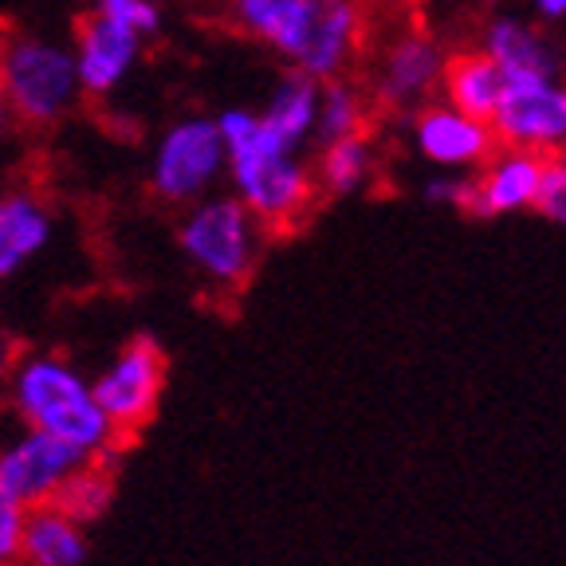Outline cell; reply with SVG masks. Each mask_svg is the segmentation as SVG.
Returning <instances> with one entry per match:
<instances>
[{"mask_svg": "<svg viewBox=\"0 0 566 566\" xmlns=\"http://www.w3.org/2000/svg\"><path fill=\"white\" fill-rule=\"evenodd\" d=\"M232 20L318 83L343 80L366 32V12L354 0H232Z\"/></svg>", "mask_w": 566, "mask_h": 566, "instance_id": "obj_1", "label": "cell"}, {"mask_svg": "<svg viewBox=\"0 0 566 566\" xmlns=\"http://www.w3.org/2000/svg\"><path fill=\"white\" fill-rule=\"evenodd\" d=\"M12 406L28 429L75 444L80 452H106L115 444V429L91 398L83 374L60 354H32L12 370Z\"/></svg>", "mask_w": 566, "mask_h": 566, "instance_id": "obj_2", "label": "cell"}, {"mask_svg": "<svg viewBox=\"0 0 566 566\" xmlns=\"http://www.w3.org/2000/svg\"><path fill=\"white\" fill-rule=\"evenodd\" d=\"M80 95V71L71 48L52 44L44 35L9 32L0 60V98L12 123L55 126Z\"/></svg>", "mask_w": 566, "mask_h": 566, "instance_id": "obj_3", "label": "cell"}, {"mask_svg": "<svg viewBox=\"0 0 566 566\" xmlns=\"http://www.w3.org/2000/svg\"><path fill=\"white\" fill-rule=\"evenodd\" d=\"M186 260L221 292H237L252 280L260 260V224L237 197H201L177 224Z\"/></svg>", "mask_w": 566, "mask_h": 566, "instance_id": "obj_4", "label": "cell"}, {"mask_svg": "<svg viewBox=\"0 0 566 566\" xmlns=\"http://www.w3.org/2000/svg\"><path fill=\"white\" fill-rule=\"evenodd\" d=\"M224 169L232 177V197L252 212L260 229H295L318 197L315 174L303 166L300 154H237Z\"/></svg>", "mask_w": 566, "mask_h": 566, "instance_id": "obj_5", "label": "cell"}, {"mask_svg": "<svg viewBox=\"0 0 566 566\" xmlns=\"http://www.w3.org/2000/svg\"><path fill=\"white\" fill-rule=\"evenodd\" d=\"M166 346L154 335H134L111 358V366L91 381V398L106 413L115 437H130L134 429L150 421L166 389Z\"/></svg>", "mask_w": 566, "mask_h": 566, "instance_id": "obj_6", "label": "cell"}, {"mask_svg": "<svg viewBox=\"0 0 566 566\" xmlns=\"http://www.w3.org/2000/svg\"><path fill=\"white\" fill-rule=\"evenodd\" d=\"M224 142L217 118H181L161 134L150 166V189L166 205H193L224 174Z\"/></svg>", "mask_w": 566, "mask_h": 566, "instance_id": "obj_7", "label": "cell"}, {"mask_svg": "<svg viewBox=\"0 0 566 566\" xmlns=\"http://www.w3.org/2000/svg\"><path fill=\"white\" fill-rule=\"evenodd\" d=\"M495 146L527 154H566V83L531 80L504 83V103L492 115Z\"/></svg>", "mask_w": 566, "mask_h": 566, "instance_id": "obj_8", "label": "cell"}, {"mask_svg": "<svg viewBox=\"0 0 566 566\" xmlns=\"http://www.w3.org/2000/svg\"><path fill=\"white\" fill-rule=\"evenodd\" d=\"M91 452H80L75 444L55 441V437L28 429L17 444L0 449V495H9L12 504L24 512L44 507L52 492L80 469Z\"/></svg>", "mask_w": 566, "mask_h": 566, "instance_id": "obj_9", "label": "cell"}, {"mask_svg": "<svg viewBox=\"0 0 566 566\" xmlns=\"http://www.w3.org/2000/svg\"><path fill=\"white\" fill-rule=\"evenodd\" d=\"M413 146L429 166L444 174H472L495 154V134L484 118H472L449 103H424L413 111Z\"/></svg>", "mask_w": 566, "mask_h": 566, "instance_id": "obj_10", "label": "cell"}, {"mask_svg": "<svg viewBox=\"0 0 566 566\" xmlns=\"http://www.w3.org/2000/svg\"><path fill=\"white\" fill-rule=\"evenodd\" d=\"M449 55L441 52L433 35L424 32H401L386 48L374 75V95L394 111H417L429 103L433 91H441V71Z\"/></svg>", "mask_w": 566, "mask_h": 566, "instance_id": "obj_11", "label": "cell"}, {"mask_svg": "<svg viewBox=\"0 0 566 566\" xmlns=\"http://www.w3.org/2000/svg\"><path fill=\"white\" fill-rule=\"evenodd\" d=\"M495 67L504 71V83H531V80H563V55L551 44V35L539 32L531 20L495 17L480 32V48Z\"/></svg>", "mask_w": 566, "mask_h": 566, "instance_id": "obj_12", "label": "cell"}, {"mask_svg": "<svg viewBox=\"0 0 566 566\" xmlns=\"http://www.w3.org/2000/svg\"><path fill=\"white\" fill-rule=\"evenodd\" d=\"M543 166H547L543 154L495 146V154L480 166V174L472 177L469 217H507V212L535 209Z\"/></svg>", "mask_w": 566, "mask_h": 566, "instance_id": "obj_13", "label": "cell"}, {"mask_svg": "<svg viewBox=\"0 0 566 566\" xmlns=\"http://www.w3.org/2000/svg\"><path fill=\"white\" fill-rule=\"evenodd\" d=\"M142 52V40L126 28L111 24L98 12H83L75 20V71H80V91L87 95H111L126 80Z\"/></svg>", "mask_w": 566, "mask_h": 566, "instance_id": "obj_14", "label": "cell"}, {"mask_svg": "<svg viewBox=\"0 0 566 566\" xmlns=\"http://www.w3.org/2000/svg\"><path fill=\"white\" fill-rule=\"evenodd\" d=\"M52 240V212L32 193L0 197V280L17 275Z\"/></svg>", "mask_w": 566, "mask_h": 566, "instance_id": "obj_15", "label": "cell"}, {"mask_svg": "<svg viewBox=\"0 0 566 566\" xmlns=\"http://www.w3.org/2000/svg\"><path fill=\"white\" fill-rule=\"evenodd\" d=\"M441 95L444 103L464 111V115L492 123V115L504 103V71L495 67L484 52H460L444 60Z\"/></svg>", "mask_w": 566, "mask_h": 566, "instance_id": "obj_16", "label": "cell"}, {"mask_svg": "<svg viewBox=\"0 0 566 566\" xmlns=\"http://www.w3.org/2000/svg\"><path fill=\"white\" fill-rule=\"evenodd\" d=\"M115 488H118V464H115V457H111V449L91 452L80 469L55 488L44 507H55L60 515H67V520H75L80 527H87V523L103 520V515L111 512Z\"/></svg>", "mask_w": 566, "mask_h": 566, "instance_id": "obj_17", "label": "cell"}, {"mask_svg": "<svg viewBox=\"0 0 566 566\" xmlns=\"http://www.w3.org/2000/svg\"><path fill=\"white\" fill-rule=\"evenodd\" d=\"M87 551V531L55 507H32L24 515V539H20L24 566H83Z\"/></svg>", "mask_w": 566, "mask_h": 566, "instance_id": "obj_18", "label": "cell"}, {"mask_svg": "<svg viewBox=\"0 0 566 566\" xmlns=\"http://www.w3.org/2000/svg\"><path fill=\"white\" fill-rule=\"evenodd\" d=\"M318 87H323V83L303 75V71H287L272 87V95H268V106L260 111V118H264L292 150H300L303 142L315 138Z\"/></svg>", "mask_w": 566, "mask_h": 566, "instance_id": "obj_19", "label": "cell"}, {"mask_svg": "<svg viewBox=\"0 0 566 566\" xmlns=\"http://www.w3.org/2000/svg\"><path fill=\"white\" fill-rule=\"evenodd\" d=\"M374 146L366 134H346V138L323 142V158L311 169L315 174L318 193L331 197H350L370 181L374 174Z\"/></svg>", "mask_w": 566, "mask_h": 566, "instance_id": "obj_20", "label": "cell"}, {"mask_svg": "<svg viewBox=\"0 0 566 566\" xmlns=\"http://www.w3.org/2000/svg\"><path fill=\"white\" fill-rule=\"evenodd\" d=\"M366 123V103L363 95L346 80H331L318 87V118H315V138L335 142L346 134H363Z\"/></svg>", "mask_w": 566, "mask_h": 566, "instance_id": "obj_21", "label": "cell"}, {"mask_svg": "<svg viewBox=\"0 0 566 566\" xmlns=\"http://www.w3.org/2000/svg\"><path fill=\"white\" fill-rule=\"evenodd\" d=\"M91 12L134 32L138 40H150L161 32V9L154 0H91Z\"/></svg>", "mask_w": 566, "mask_h": 566, "instance_id": "obj_22", "label": "cell"}, {"mask_svg": "<svg viewBox=\"0 0 566 566\" xmlns=\"http://www.w3.org/2000/svg\"><path fill=\"white\" fill-rule=\"evenodd\" d=\"M535 212H539L543 221H551L555 229L566 232V154H551L547 166H543Z\"/></svg>", "mask_w": 566, "mask_h": 566, "instance_id": "obj_23", "label": "cell"}, {"mask_svg": "<svg viewBox=\"0 0 566 566\" xmlns=\"http://www.w3.org/2000/svg\"><path fill=\"white\" fill-rule=\"evenodd\" d=\"M421 197L429 205H441V209L469 212L472 209V174H444V169H437V174L424 181Z\"/></svg>", "mask_w": 566, "mask_h": 566, "instance_id": "obj_24", "label": "cell"}, {"mask_svg": "<svg viewBox=\"0 0 566 566\" xmlns=\"http://www.w3.org/2000/svg\"><path fill=\"white\" fill-rule=\"evenodd\" d=\"M24 507L0 495V566L20 563V539H24Z\"/></svg>", "mask_w": 566, "mask_h": 566, "instance_id": "obj_25", "label": "cell"}, {"mask_svg": "<svg viewBox=\"0 0 566 566\" xmlns=\"http://www.w3.org/2000/svg\"><path fill=\"white\" fill-rule=\"evenodd\" d=\"M17 363H20V346H17V338H12L9 331L0 327V386H4V381L12 378Z\"/></svg>", "mask_w": 566, "mask_h": 566, "instance_id": "obj_26", "label": "cell"}, {"mask_svg": "<svg viewBox=\"0 0 566 566\" xmlns=\"http://www.w3.org/2000/svg\"><path fill=\"white\" fill-rule=\"evenodd\" d=\"M531 4H535V17L547 24H566V0H531Z\"/></svg>", "mask_w": 566, "mask_h": 566, "instance_id": "obj_27", "label": "cell"}, {"mask_svg": "<svg viewBox=\"0 0 566 566\" xmlns=\"http://www.w3.org/2000/svg\"><path fill=\"white\" fill-rule=\"evenodd\" d=\"M12 130V115H9V106H4V98H0V138Z\"/></svg>", "mask_w": 566, "mask_h": 566, "instance_id": "obj_28", "label": "cell"}, {"mask_svg": "<svg viewBox=\"0 0 566 566\" xmlns=\"http://www.w3.org/2000/svg\"><path fill=\"white\" fill-rule=\"evenodd\" d=\"M4 44H9V24L0 20V60H4Z\"/></svg>", "mask_w": 566, "mask_h": 566, "instance_id": "obj_29", "label": "cell"}, {"mask_svg": "<svg viewBox=\"0 0 566 566\" xmlns=\"http://www.w3.org/2000/svg\"><path fill=\"white\" fill-rule=\"evenodd\" d=\"M354 4H386V0H354Z\"/></svg>", "mask_w": 566, "mask_h": 566, "instance_id": "obj_30", "label": "cell"}]
</instances>
